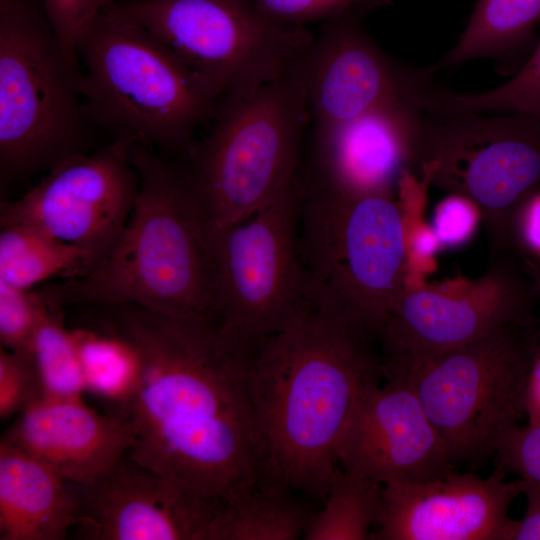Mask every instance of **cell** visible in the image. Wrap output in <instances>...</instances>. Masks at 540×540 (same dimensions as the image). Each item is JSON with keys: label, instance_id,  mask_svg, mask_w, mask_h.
<instances>
[{"label": "cell", "instance_id": "obj_27", "mask_svg": "<svg viewBox=\"0 0 540 540\" xmlns=\"http://www.w3.org/2000/svg\"><path fill=\"white\" fill-rule=\"evenodd\" d=\"M423 105L434 115L524 113L540 119V40L525 65L504 84L485 92L456 93L431 88Z\"/></svg>", "mask_w": 540, "mask_h": 540}, {"label": "cell", "instance_id": "obj_4", "mask_svg": "<svg viewBox=\"0 0 540 540\" xmlns=\"http://www.w3.org/2000/svg\"><path fill=\"white\" fill-rule=\"evenodd\" d=\"M404 212L394 193L344 195L303 179L298 242L313 307L377 339L409 285Z\"/></svg>", "mask_w": 540, "mask_h": 540}, {"label": "cell", "instance_id": "obj_2", "mask_svg": "<svg viewBox=\"0 0 540 540\" xmlns=\"http://www.w3.org/2000/svg\"><path fill=\"white\" fill-rule=\"evenodd\" d=\"M372 340L311 305L254 347L248 387L261 486L324 501L354 410L383 376Z\"/></svg>", "mask_w": 540, "mask_h": 540}, {"label": "cell", "instance_id": "obj_19", "mask_svg": "<svg viewBox=\"0 0 540 540\" xmlns=\"http://www.w3.org/2000/svg\"><path fill=\"white\" fill-rule=\"evenodd\" d=\"M1 439L38 459L70 484L87 483L132 446L121 415L100 413L83 397L41 395L22 410Z\"/></svg>", "mask_w": 540, "mask_h": 540}, {"label": "cell", "instance_id": "obj_34", "mask_svg": "<svg viewBox=\"0 0 540 540\" xmlns=\"http://www.w3.org/2000/svg\"><path fill=\"white\" fill-rule=\"evenodd\" d=\"M522 479L526 510L520 520H511L504 540H540V486L529 479Z\"/></svg>", "mask_w": 540, "mask_h": 540}, {"label": "cell", "instance_id": "obj_22", "mask_svg": "<svg viewBox=\"0 0 540 540\" xmlns=\"http://www.w3.org/2000/svg\"><path fill=\"white\" fill-rule=\"evenodd\" d=\"M306 498L279 489L258 487L225 501L213 540H295L314 513Z\"/></svg>", "mask_w": 540, "mask_h": 540}, {"label": "cell", "instance_id": "obj_31", "mask_svg": "<svg viewBox=\"0 0 540 540\" xmlns=\"http://www.w3.org/2000/svg\"><path fill=\"white\" fill-rule=\"evenodd\" d=\"M268 17L281 24L305 27L324 23L347 11L364 8L378 0H253Z\"/></svg>", "mask_w": 540, "mask_h": 540}, {"label": "cell", "instance_id": "obj_9", "mask_svg": "<svg viewBox=\"0 0 540 540\" xmlns=\"http://www.w3.org/2000/svg\"><path fill=\"white\" fill-rule=\"evenodd\" d=\"M496 114L425 118L419 166L430 184L475 206L489 257L522 250L523 213L540 192V119Z\"/></svg>", "mask_w": 540, "mask_h": 540}, {"label": "cell", "instance_id": "obj_14", "mask_svg": "<svg viewBox=\"0 0 540 540\" xmlns=\"http://www.w3.org/2000/svg\"><path fill=\"white\" fill-rule=\"evenodd\" d=\"M92 540H213L225 501L125 454L84 484H71Z\"/></svg>", "mask_w": 540, "mask_h": 540}, {"label": "cell", "instance_id": "obj_33", "mask_svg": "<svg viewBox=\"0 0 540 540\" xmlns=\"http://www.w3.org/2000/svg\"><path fill=\"white\" fill-rule=\"evenodd\" d=\"M480 219L467 199L452 195L438 205L432 230L440 246H455L468 239Z\"/></svg>", "mask_w": 540, "mask_h": 540}, {"label": "cell", "instance_id": "obj_18", "mask_svg": "<svg viewBox=\"0 0 540 540\" xmlns=\"http://www.w3.org/2000/svg\"><path fill=\"white\" fill-rule=\"evenodd\" d=\"M423 112L421 102H394L313 139L304 181L351 196L394 193L403 175L420 166Z\"/></svg>", "mask_w": 540, "mask_h": 540}, {"label": "cell", "instance_id": "obj_10", "mask_svg": "<svg viewBox=\"0 0 540 540\" xmlns=\"http://www.w3.org/2000/svg\"><path fill=\"white\" fill-rule=\"evenodd\" d=\"M301 178L279 200L227 226L206 220L213 321L255 347L311 306L298 242Z\"/></svg>", "mask_w": 540, "mask_h": 540}, {"label": "cell", "instance_id": "obj_21", "mask_svg": "<svg viewBox=\"0 0 540 540\" xmlns=\"http://www.w3.org/2000/svg\"><path fill=\"white\" fill-rule=\"evenodd\" d=\"M97 264L94 256L22 224L1 225L0 281L33 290L53 277L76 278Z\"/></svg>", "mask_w": 540, "mask_h": 540}, {"label": "cell", "instance_id": "obj_5", "mask_svg": "<svg viewBox=\"0 0 540 540\" xmlns=\"http://www.w3.org/2000/svg\"><path fill=\"white\" fill-rule=\"evenodd\" d=\"M307 51L256 90L223 96L212 128L183 158L209 224L227 226L250 217L300 178L301 141L309 119Z\"/></svg>", "mask_w": 540, "mask_h": 540}, {"label": "cell", "instance_id": "obj_16", "mask_svg": "<svg viewBox=\"0 0 540 540\" xmlns=\"http://www.w3.org/2000/svg\"><path fill=\"white\" fill-rule=\"evenodd\" d=\"M453 470L420 483L381 485L373 540H504L509 508L523 494L524 480Z\"/></svg>", "mask_w": 540, "mask_h": 540}, {"label": "cell", "instance_id": "obj_12", "mask_svg": "<svg viewBox=\"0 0 540 540\" xmlns=\"http://www.w3.org/2000/svg\"><path fill=\"white\" fill-rule=\"evenodd\" d=\"M539 296L513 253L490 257L487 270L476 279L408 285L377 337L383 369L408 366L508 325L535 322Z\"/></svg>", "mask_w": 540, "mask_h": 540}, {"label": "cell", "instance_id": "obj_11", "mask_svg": "<svg viewBox=\"0 0 540 540\" xmlns=\"http://www.w3.org/2000/svg\"><path fill=\"white\" fill-rule=\"evenodd\" d=\"M163 42L221 96L248 94L289 70L314 36L253 0H119L102 12Z\"/></svg>", "mask_w": 540, "mask_h": 540}, {"label": "cell", "instance_id": "obj_8", "mask_svg": "<svg viewBox=\"0 0 540 540\" xmlns=\"http://www.w3.org/2000/svg\"><path fill=\"white\" fill-rule=\"evenodd\" d=\"M540 350L535 322L512 324L408 366L384 370L412 387L455 465L494 454L525 415V389Z\"/></svg>", "mask_w": 540, "mask_h": 540}, {"label": "cell", "instance_id": "obj_30", "mask_svg": "<svg viewBox=\"0 0 540 540\" xmlns=\"http://www.w3.org/2000/svg\"><path fill=\"white\" fill-rule=\"evenodd\" d=\"M42 395L39 377L29 355L0 348V418L17 416Z\"/></svg>", "mask_w": 540, "mask_h": 540}, {"label": "cell", "instance_id": "obj_37", "mask_svg": "<svg viewBox=\"0 0 540 540\" xmlns=\"http://www.w3.org/2000/svg\"><path fill=\"white\" fill-rule=\"evenodd\" d=\"M539 337H540V329H539Z\"/></svg>", "mask_w": 540, "mask_h": 540}, {"label": "cell", "instance_id": "obj_7", "mask_svg": "<svg viewBox=\"0 0 540 540\" xmlns=\"http://www.w3.org/2000/svg\"><path fill=\"white\" fill-rule=\"evenodd\" d=\"M42 5L0 0V176L12 183L91 150L98 130Z\"/></svg>", "mask_w": 540, "mask_h": 540}, {"label": "cell", "instance_id": "obj_28", "mask_svg": "<svg viewBox=\"0 0 540 540\" xmlns=\"http://www.w3.org/2000/svg\"><path fill=\"white\" fill-rule=\"evenodd\" d=\"M44 301L35 290H25L0 281L1 347L28 354Z\"/></svg>", "mask_w": 540, "mask_h": 540}, {"label": "cell", "instance_id": "obj_3", "mask_svg": "<svg viewBox=\"0 0 540 540\" xmlns=\"http://www.w3.org/2000/svg\"><path fill=\"white\" fill-rule=\"evenodd\" d=\"M129 157L139 189L112 250L86 274L35 291L59 307L134 305L213 321L205 218L184 161L141 143L131 145Z\"/></svg>", "mask_w": 540, "mask_h": 540}, {"label": "cell", "instance_id": "obj_32", "mask_svg": "<svg viewBox=\"0 0 540 540\" xmlns=\"http://www.w3.org/2000/svg\"><path fill=\"white\" fill-rule=\"evenodd\" d=\"M494 455L499 468L540 486V425L510 428L498 440Z\"/></svg>", "mask_w": 540, "mask_h": 540}, {"label": "cell", "instance_id": "obj_1", "mask_svg": "<svg viewBox=\"0 0 540 540\" xmlns=\"http://www.w3.org/2000/svg\"><path fill=\"white\" fill-rule=\"evenodd\" d=\"M112 328L135 348L139 366L127 403L137 462L230 501L261 486L249 397L254 347L213 321L109 307Z\"/></svg>", "mask_w": 540, "mask_h": 540}, {"label": "cell", "instance_id": "obj_25", "mask_svg": "<svg viewBox=\"0 0 540 540\" xmlns=\"http://www.w3.org/2000/svg\"><path fill=\"white\" fill-rule=\"evenodd\" d=\"M82 365L86 392L110 403L117 413L129 400L138 374L133 345L122 335L87 330L72 331Z\"/></svg>", "mask_w": 540, "mask_h": 540}, {"label": "cell", "instance_id": "obj_13", "mask_svg": "<svg viewBox=\"0 0 540 540\" xmlns=\"http://www.w3.org/2000/svg\"><path fill=\"white\" fill-rule=\"evenodd\" d=\"M133 143L113 139L55 166L27 193L1 202L0 225L30 226L88 251L100 263L136 202L139 179L129 157Z\"/></svg>", "mask_w": 540, "mask_h": 540}, {"label": "cell", "instance_id": "obj_35", "mask_svg": "<svg viewBox=\"0 0 540 540\" xmlns=\"http://www.w3.org/2000/svg\"><path fill=\"white\" fill-rule=\"evenodd\" d=\"M524 404L528 424L540 425V350L534 359L528 376Z\"/></svg>", "mask_w": 540, "mask_h": 540}, {"label": "cell", "instance_id": "obj_23", "mask_svg": "<svg viewBox=\"0 0 540 540\" xmlns=\"http://www.w3.org/2000/svg\"><path fill=\"white\" fill-rule=\"evenodd\" d=\"M540 22V0H477L458 42L439 64L453 66L519 50Z\"/></svg>", "mask_w": 540, "mask_h": 540}, {"label": "cell", "instance_id": "obj_6", "mask_svg": "<svg viewBox=\"0 0 540 540\" xmlns=\"http://www.w3.org/2000/svg\"><path fill=\"white\" fill-rule=\"evenodd\" d=\"M88 117L113 139L184 158L221 96L146 29L101 14L78 46Z\"/></svg>", "mask_w": 540, "mask_h": 540}, {"label": "cell", "instance_id": "obj_26", "mask_svg": "<svg viewBox=\"0 0 540 540\" xmlns=\"http://www.w3.org/2000/svg\"><path fill=\"white\" fill-rule=\"evenodd\" d=\"M28 355L43 395L83 397L86 386L80 356L73 332L65 325L62 307L44 301Z\"/></svg>", "mask_w": 540, "mask_h": 540}, {"label": "cell", "instance_id": "obj_24", "mask_svg": "<svg viewBox=\"0 0 540 540\" xmlns=\"http://www.w3.org/2000/svg\"><path fill=\"white\" fill-rule=\"evenodd\" d=\"M306 528L305 540H368L377 523L381 485L339 467Z\"/></svg>", "mask_w": 540, "mask_h": 540}, {"label": "cell", "instance_id": "obj_15", "mask_svg": "<svg viewBox=\"0 0 540 540\" xmlns=\"http://www.w3.org/2000/svg\"><path fill=\"white\" fill-rule=\"evenodd\" d=\"M364 8L324 23L306 54L307 99L313 139L381 106L418 101L430 72L390 59L361 24Z\"/></svg>", "mask_w": 540, "mask_h": 540}, {"label": "cell", "instance_id": "obj_20", "mask_svg": "<svg viewBox=\"0 0 540 540\" xmlns=\"http://www.w3.org/2000/svg\"><path fill=\"white\" fill-rule=\"evenodd\" d=\"M80 525L70 483L22 449L0 441V540H63Z\"/></svg>", "mask_w": 540, "mask_h": 540}, {"label": "cell", "instance_id": "obj_17", "mask_svg": "<svg viewBox=\"0 0 540 540\" xmlns=\"http://www.w3.org/2000/svg\"><path fill=\"white\" fill-rule=\"evenodd\" d=\"M371 384L342 437L340 467L380 485L420 483L454 464L410 384L399 376Z\"/></svg>", "mask_w": 540, "mask_h": 540}, {"label": "cell", "instance_id": "obj_29", "mask_svg": "<svg viewBox=\"0 0 540 540\" xmlns=\"http://www.w3.org/2000/svg\"><path fill=\"white\" fill-rule=\"evenodd\" d=\"M115 0H41L66 56L81 66L78 46L102 12Z\"/></svg>", "mask_w": 540, "mask_h": 540}, {"label": "cell", "instance_id": "obj_36", "mask_svg": "<svg viewBox=\"0 0 540 540\" xmlns=\"http://www.w3.org/2000/svg\"><path fill=\"white\" fill-rule=\"evenodd\" d=\"M519 258L540 295V261L528 256L525 251L519 253Z\"/></svg>", "mask_w": 540, "mask_h": 540}]
</instances>
